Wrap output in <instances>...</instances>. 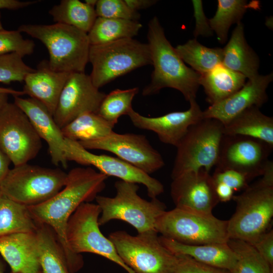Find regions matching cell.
Wrapping results in <instances>:
<instances>
[{
	"label": "cell",
	"instance_id": "cell-33",
	"mask_svg": "<svg viewBox=\"0 0 273 273\" xmlns=\"http://www.w3.org/2000/svg\"><path fill=\"white\" fill-rule=\"evenodd\" d=\"M254 6L245 0H218L214 16L209 19L213 32L221 43L225 42L230 27L241 22L249 8Z\"/></svg>",
	"mask_w": 273,
	"mask_h": 273
},
{
	"label": "cell",
	"instance_id": "cell-3",
	"mask_svg": "<svg viewBox=\"0 0 273 273\" xmlns=\"http://www.w3.org/2000/svg\"><path fill=\"white\" fill-rule=\"evenodd\" d=\"M236 211L228 220L229 239L253 245L268 231L273 216V163L262 177L248 186L242 193L234 196Z\"/></svg>",
	"mask_w": 273,
	"mask_h": 273
},
{
	"label": "cell",
	"instance_id": "cell-27",
	"mask_svg": "<svg viewBox=\"0 0 273 273\" xmlns=\"http://www.w3.org/2000/svg\"><path fill=\"white\" fill-rule=\"evenodd\" d=\"M35 233L41 272L72 273L63 250L51 228L47 225L38 224Z\"/></svg>",
	"mask_w": 273,
	"mask_h": 273
},
{
	"label": "cell",
	"instance_id": "cell-52",
	"mask_svg": "<svg viewBox=\"0 0 273 273\" xmlns=\"http://www.w3.org/2000/svg\"><path fill=\"white\" fill-rule=\"evenodd\" d=\"M1 273H5V272H1ZM10 273H13V272H11Z\"/></svg>",
	"mask_w": 273,
	"mask_h": 273
},
{
	"label": "cell",
	"instance_id": "cell-45",
	"mask_svg": "<svg viewBox=\"0 0 273 273\" xmlns=\"http://www.w3.org/2000/svg\"><path fill=\"white\" fill-rule=\"evenodd\" d=\"M127 6L132 11L138 12L140 10L145 9L157 3L155 0H124Z\"/></svg>",
	"mask_w": 273,
	"mask_h": 273
},
{
	"label": "cell",
	"instance_id": "cell-18",
	"mask_svg": "<svg viewBox=\"0 0 273 273\" xmlns=\"http://www.w3.org/2000/svg\"><path fill=\"white\" fill-rule=\"evenodd\" d=\"M190 108L184 111L172 112L155 117L143 116L133 109L127 116L138 128L152 131L160 141L176 147L189 127L203 118V111L196 99L189 102Z\"/></svg>",
	"mask_w": 273,
	"mask_h": 273
},
{
	"label": "cell",
	"instance_id": "cell-2",
	"mask_svg": "<svg viewBox=\"0 0 273 273\" xmlns=\"http://www.w3.org/2000/svg\"><path fill=\"white\" fill-rule=\"evenodd\" d=\"M147 39L154 70L150 83L143 89V95L156 94L169 87L180 92L188 102L196 99L200 74L187 67L181 59L156 16L148 23Z\"/></svg>",
	"mask_w": 273,
	"mask_h": 273
},
{
	"label": "cell",
	"instance_id": "cell-19",
	"mask_svg": "<svg viewBox=\"0 0 273 273\" xmlns=\"http://www.w3.org/2000/svg\"><path fill=\"white\" fill-rule=\"evenodd\" d=\"M272 80V72L248 79L238 91L203 111V119H215L224 125L250 107L260 108L268 100L266 89Z\"/></svg>",
	"mask_w": 273,
	"mask_h": 273
},
{
	"label": "cell",
	"instance_id": "cell-32",
	"mask_svg": "<svg viewBox=\"0 0 273 273\" xmlns=\"http://www.w3.org/2000/svg\"><path fill=\"white\" fill-rule=\"evenodd\" d=\"M175 50L184 62L200 75L222 64V48L207 47L196 38L177 46Z\"/></svg>",
	"mask_w": 273,
	"mask_h": 273
},
{
	"label": "cell",
	"instance_id": "cell-16",
	"mask_svg": "<svg viewBox=\"0 0 273 273\" xmlns=\"http://www.w3.org/2000/svg\"><path fill=\"white\" fill-rule=\"evenodd\" d=\"M106 95L95 86L89 75L71 73L53 114L55 122L62 128L82 114L97 113Z\"/></svg>",
	"mask_w": 273,
	"mask_h": 273
},
{
	"label": "cell",
	"instance_id": "cell-37",
	"mask_svg": "<svg viewBox=\"0 0 273 273\" xmlns=\"http://www.w3.org/2000/svg\"><path fill=\"white\" fill-rule=\"evenodd\" d=\"M35 44L31 39H25L18 29L0 30V55L16 53L23 57L31 55Z\"/></svg>",
	"mask_w": 273,
	"mask_h": 273
},
{
	"label": "cell",
	"instance_id": "cell-29",
	"mask_svg": "<svg viewBox=\"0 0 273 273\" xmlns=\"http://www.w3.org/2000/svg\"><path fill=\"white\" fill-rule=\"evenodd\" d=\"M138 21L97 17L87 33L90 45L133 38L142 27Z\"/></svg>",
	"mask_w": 273,
	"mask_h": 273
},
{
	"label": "cell",
	"instance_id": "cell-49",
	"mask_svg": "<svg viewBox=\"0 0 273 273\" xmlns=\"http://www.w3.org/2000/svg\"><path fill=\"white\" fill-rule=\"evenodd\" d=\"M5 266L3 262L0 259V273L4 272Z\"/></svg>",
	"mask_w": 273,
	"mask_h": 273
},
{
	"label": "cell",
	"instance_id": "cell-12",
	"mask_svg": "<svg viewBox=\"0 0 273 273\" xmlns=\"http://www.w3.org/2000/svg\"><path fill=\"white\" fill-rule=\"evenodd\" d=\"M41 147L27 115L14 103L8 102L0 115V150L17 166L34 158Z\"/></svg>",
	"mask_w": 273,
	"mask_h": 273
},
{
	"label": "cell",
	"instance_id": "cell-38",
	"mask_svg": "<svg viewBox=\"0 0 273 273\" xmlns=\"http://www.w3.org/2000/svg\"><path fill=\"white\" fill-rule=\"evenodd\" d=\"M95 10L97 17L138 21L141 17L124 0H97Z\"/></svg>",
	"mask_w": 273,
	"mask_h": 273
},
{
	"label": "cell",
	"instance_id": "cell-1",
	"mask_svg": "<svg viewBox=\"0 0 273 273\" xmlns=\"http://www.w3.org/2000/svg\"><path fill=\"white\" fill-rule=\"evenodd\" d=\"M108 177L90 167L74 168L67 173L64 187L55 196L39 204L27 206L38 224L47 225L53 231L72 273L78 271L84 261L82 256L73 253L68 246L66 234L68 220L81 204L96 199L105 189Z\"/></svg>",
	"mask_w": 273,
	"mask_h": 273
},
{
	"label": "cell",
	"instance_id": "cell-30",
	"mask_svg": "<svg viewBox=\"0 0 273 273\" xmlns=\"http://www.w3.org/2000/svg\"><path fill=\"white\" fill-rule=\"evenodd\" d=\"M114 125L97 113L82 114L61 128L65 139L80 142L104 137L112 131Z\"/></svg>",
	"mask_w": 273,
	"mask_h": 273
},
{
	"label": "cell",
	"instance_id": "cell-20",
	"mask_svg": "<svg viewBox=\"0 0 273 273\" xmlns=\"http://www.w3.org/2000/svg\"><path fill=\"white\" fill-rule=\"evenodd\" d=\"M14 97V103L25 113L39 136L48 145L52 162L67 168L68 161L64 152L65 138L53 116L43 104L35 99Z\"/></svg>",
	"mask_w": 273,
	"mask_h": 273
},
{
	"label": "cell",
	"instance_id": "cell-17",
	"mask_svg": "<svg viewBox=\"0 0 273 273\" xmlns=\"http://www.w3.org/2000/svg\"><path fill=\"white\" fill-rule=\"evenodd\" d=\"M170 195L175 208L211 214L219 203L212 175L202 168L172 179Z\"/></svg>",
	"mask_w": 273,
	"mask_h": 273
},
{
	"label": "cell",
	"instance_id": "cell-47",
	"mask_svg": "<svg viewBox=\"0 0 273 273\" xmlns=\"http://www.w3.org/2000/svg\"><path fill=\"white\" fill-rule=\"evenodd\" d=\"M7 93L13 96H21L25 94L23 90H17L12 88L0 87V93Z\"/></svg>",
	"mask_w": 273,
	"mask_h": 273
},
{
	"label": "cell",
	"instance_id": "cell-51",
	"mask_svg": "<svg viewBox=\"0 0 273 273\" xmlns=\"http://www.w3.org/2000/svg\"><path fill=\"white\" fill-rule=\"evenodd\" d=\"M2 196H3V194H2V192H1V191H0V200H1V198H2Z\"/></svg>",
	"mask_w": 273,
	"mask_h": 273
},
{
	"label": "cell",
	"instance_id": "cell-28",
	"mask_svg": "<svg viewBox=\"0 0 273 273\" xmlns=\"http://www.w3.org/2000/svg\"><path fill=\"white\" fill-rule=\"evenodd\" d=\"M49 13L55 23L74 27L86 33L97 18L95 6L79 0H62Z\"/></svg>",
	"mask_w": 273,
	"mask_h": 273
},
{
	"label": "cell",
	"instance_id": "cell-10",
	"mask_svg": "<svg viewBox=\"0 0 273 273\" xmlns=\"http://www.w3.org/2000/svg\"><path fill=\"white\" fill-rule=\"evenodd\" d=\"M67 173L26 163L10 169L0 186L2 194L26 206L50 199L64 186Z\"/></svg>",
	"mask_w": 273,
	"mask_h": 273
},
{
	"label": "cell",
	"instance_id": "cell-21",
	"mask_svg": "<svg viewBox=\"0 0 273 273\" xmlns=\"http://www.w3.org/2000/svg\"><path fill=\"white\" fill-rule=\"evenodd\" d=\"M35 232L17 233L0 237V254L11 272L42 273Z\"/></svg>",
	"mask_w": 273,
	"mask_h": 273
},
{
	"label": "cell",
	"instance_id": "cell-6",
	"mask_svg": "<svg viewBox=\"0 0 273 273\" xmlns=\"http://www.w3.org/2000/svg\"><path fill=\"white\" fill-rule=\"evenodd\" d=\"M88 62L92 66L89 76L98 88L138 68L152 65L148 43L133 38L91 45Z\"/></svg>",
	"mask_w": 273,
	"mask_h": 273
},
{
	"label": "cell",
	"instance_id": "cell-23",
	"mask_svg": "<svg viewBox=\"0 0 273 273\" xmlns=\"http://www.w3.org/2000/svg\"><path fill=\"white\" fill-rule=\"evenodd\" d=\"M161 243L175 255L188 256L195 260L217 268L230 271L235 266L237 257L227 243L188 245L159 237Z\"/></svg>",
	"mask_w": 273,
	"mask_h": 273
},
{
	"label": "cell",
	"instance_id": "cell-13",
	"mask_svg": "<svg viewBox=\"0 0 273 273\" xmlns=\"http://www.w3.org/2000/svg\"><path fill=\"white\" fill-rule=\"evenodd\" d=\"M273 146L257 139L240 135H224L216 168L232 169L248 181L262 176L269 164Z\"/></svg>",
	"mask_w": 273,
	"mask_h": 273
},
{
	"label": "cell",
	"instance_id": "cell-43",
	"mask_svg": "<svg viewBox=\"0 0 273 273\" xmlns=\"http://www.w3.org/2000/svg\"><path fill=\"white\" fill-rule=\"evenodd\" d=\"M38 2L36 1H20L18 0H0V10H17L24 8Z\"/></svg>",
	"mask_w": 273,
	"mask_h": 273
},
{
	"label": "cell",
	"instance_id": "cell-50",
	"mask_svg": "<svg viewBox=\"0 0 273 273\" xmlns=\"http://www.w3.org/2000/svg\"><path fill=\"white\" fill-rule=\"evenodd\" d=\"M3 26L1 21V13L0 12V30L3 29Z\"/></svg>",
	"mask_w": 273,
	"mask_h": 273
},
{
	"label": "cell",
	"instance_id": "cell-44",
	"mask_svg": "<svg viewBox=\"0 0 273 273\" xmlns=\"http://www.w3.org/2000/svg\"><path fill=\"white\" fill-rule=\"evenodd\" d=\"M215 192L219 201L226 202L233 199L234 191L221 183L214 184Z\"/></svg>",
	"mask_w": 273,
	"mask_h": 273
},
{
	"label": "cell",
	"instance_id": "cell-4",
	"mask_svg": "<svg viewBox=\"0 0 273 273\" xmlns=\"http://www.w3.org/2000/svg\"><path fill=\"white\" fill-rule=\"evenodd\" d=\"M18 30L45 46L49 54V65L53 70L69 73L84 72L90 46L87 33L58 23L22 24Z\"/></svg>",
	"mask_w": 273,
	"mask_h": 273
},
{
	"label": "cell",
	"instance_id": "cell-8",
	"mask_svg": "<svg viewBox=\"0 0 273 273\" xmlns=\"http://www.w3.org/2000/svg\"><path fill=\"white\" fill-rule=\"evenodd\" d=\"M124 263L135 273H173L180 259L160 242L156 231L134 236L124 231L108 238Z\"/></svg>",
	"mask_w": 273,
	"mask_h": 273
},
{
	"label": "cell",
	"instance_id": "cell-48",
	"mask_svg": "<svg viewBox=\"0 0 273 273\" xmlns=\"http://www.w3.org/2000/svg\"><path fill=\"white\" fill-rule=\"evenodd\" d=\"M9 95L7 93H0V115L4 107L9 102L8 98Z\"/></svg>",
	"mask_w": 273,
	"mask_h": 273
},
{
	"label": "cell",
	"instance_id": "cell-40",
	"mask_svg": "<svg viewBox=\"0 0 273 273\" xmlns=\"http://www.w3.org/2000/svg\"><path fill=\"white\" fill-rule=\"evenodd\" d=\"M180 255V261L173 273H230L228 270L204 264L188 256Z\"/></svg>",
	"mask_w": 273,
	"mask_h": 273
},
{
	"label": "cell",
	"instance_id": "cell-24",
	"mask_svg": "<svg viewBox=\"0 0 273 273\" xmlns=\"http://www.w3.org/2000/svg\"><path fill=\"white\" fill-rule=\"evenodd\" d=\"M222 64L248 79L259 75V59L245 39L241 22L237 24L230 40L222 48Z\"/></svg>",
	"mask_w": 273,
	"mask_h": 273
},
{
	"label": "cell",
	"instance_id": "cell-25",
	"mask_svg": "<svg viewBox=\"0 0 273 273\" xmlns=\"http://www.w3.org/2000/svg\"><path fill=\"white\" fill-rule=\"evenodd\" d=\"M225 135H240L261 140L273 146V118L262 113L259 108L244 111L224 125Z\"/></svg>",
	"mask_w": 273,
	"mask_h": 273
},
{
	"label": "cell",
	"instance_id": "cell-39",
	"mask_svg": "<svg viewBox=\"0 0 273 273\" xmlns=\"http://www.w3.org/2000/svg\"><path fill=\"white\" fill-rule=\"evenodd\" d=\"M214 184L221 183L235 191L244 190L248 186V180L242 173L232 169H215L212 175Z\"/></svg>",
	"mask_w": 273,
	"mask_h": 273
},
{
	"label": "cell",
	"instance_id": "cell-9",
	"mask_svg": "<svg viewBox=\"0 0 273 273\" xmlns=\"http://www.w3.org/2000/svg\"><path fill=\"white\" fill-rule=\"evenodd\" d=\"M155 229L162 236L188 245L225 243L229 239L228 220L177 208L165 211Z\"/></svg>",
	"mask_w": 273,
	"mask_h": 273
},
{
	"label": "cell",
	"instance_id": "cell-42",
	"mask_svg": "<svg viewBox=\"0 0 273 273\" xmlns=\"http://www.w3.org/2000/svg\"><path fill=\"white\" fill-rule=\"evenodd\" d=\"M252 245L273 269V230L263 234Z\"/></svg>",
	"mask_w": 273,
	"mask_h": 273
},
{
	"label": "cell",
	"instance_id": "cell-11",
	"mask_svg": "<svg viewBox=\"0 0 273 273\" xmlns=\"http://www.w3.org/2000/svg\"><path fill=\"white\" fill-rule=\"evenodd\" d=\"M101 210L97 204H81L69 218L66 238L71 250L77 254L92 253L117 263L128 273H135L123 261L111 240L102 233L98 222Z\"/></svg>",
	"mask_w": 273,
	"mask_h": 273
},
{
	"label": "cell",
	"instance_id": "cell-41",
	"mask_svg": "<svg viewBox=\"0 0 273 273\" xmlns=\"http://www.w3.org/2000/svg\"><path fill=\"white\" fill-rule=\"evenodd\" d=\"M192 4L194 10V17L195 19V28L194 35L210 36L213 34L209 19L206 16L203 7V3L201 0H193Z\"/></svg>",
	"mask_w": 273,
	"mask_h": 273
},
{
	"label": "cell",
	"instance_id": "cell-14",
	"mask_svg": "<svg viewBox=\"0 0 273 273\" xmlns=\"http://www.w3.org/2000/svg\"><path fill=\"white\" fill-rule=\"evenodd\" d=\"M78 143L87 150L112 153L117 157L149 175L165 165L161 155L152 146L144 134H120L113 131L104 137Z\"/></svg>",
	"mask_w": 273,
	"mask_h": 273
},
{
	"label": "cell",
	"instance_id": "cell-36",
	"mask_svg": "<svg viewBox=\"0 0 273 273\" xmlns=\"http://www.w3.org/2000/svg\"><path fill=\"white\" fill-rule=\"evenodd\" d=\"M20 54L12 53L0 55V82L9 84L12 82H24L26 75L33 69L23 61Z\"/></svg>",
	"mask_w": 273,
	"mask_h": 273
},
{
	"label": "cell",
	"instance_id": "cell-5",
	"mask_svg": "<svg viewBox=\"0 0 273 273\" xmlns=\"http://www.w3.org/2000/svg\"><path fill=\"white\" fill-rule=\"evenodd\" d=\"M113 197L98 195L95 200L101 213L99 224L118 219L133 226L138 234L156 231L157 218L166 211L165 205L157 198L148 201L138 193V184L119 180L115 182Z\"/></svg>",
	"mask_w": 273,
	"mask_h": 273
},
{
	"label": "cell",
	"instance_id": "cell-26",
	"mask_svg": "<svg viewBox=\"0 0 273 273\" xmlns=\"http://www.w3.org/2000/svg\"><path fill=\"white\" fill-rule=\"evenodd\" d=\"M243 74L225 67L222 64L200 75V85L206 95V101L211 105L230 96L246 83Z\"/></svg>",
	"mask_w": 273,
	"mask_h": 273
},
{
	"label": "cell",
	"instance_id": "cell-35",
	"mask_svg": "<svg viewBox=\"0 0 273 273\" xmlns=\"http://www.w3.org/2000/svg\"><path fill=\"white\" fill-rule=\"evenodd\" d=\"M139 90V88L135 87L111 91L106 95L97 113L115 125L120 117L127 115L133 109L132 102Z\"/></svg>",
	"mask_w": 273,
	"mask_h": 273
},
{
	"label": "cell",
	"instance_id": "cell-31",
	"mask_svg": "<svg viewBox=\"0 0 273 273\" xmlns=\"http://www.w3.org/2000/svg\"><path fill=\"white\" fill-rule=\"evenodd\" d=\"M37 226L27 206L3 195L0 200V237L17 233H34Z\"/></svg>",
	"mask_w": 273,
	"mask_h": 273
},
{
	"label": "cell",
	"instance_id": "cell-22",
	"mask_svg": "<svg viewBox=\"0 0 273 273\" xmlns=\"http://www.w3.org/2000/svg\"><path fill=\"white\" fill-rule=\"evenodd\" d=\"M71 73L57 72L43 60L25 77L22 90L25 95L43 104L53 116L61 93Z\"/></svg>",
	"mask_w": 273,
	"mask_h": 273
},
{
	"label": "cell",
	"instance_id": "cell-7",
	"mask_svg": "<svg viewBox=\"0 0 273 273\" xmlns=\"http://www.w3.org/2000/svg\"><path fill=\"white\" fill-rule=\"evenodd\" d=\"M224 135V125L215 119L204 118L191 126L176 147L172 179L202 168L209 172L217 164Z\"/></svg>",
	"mask_w": 273,
	"mask_h": 273
},
{
	"label": "cell",
	"instance_id": "cell-34",
	"mask_svg": "<svg viewBox=\"0 0 273 273\" xmlns=\"http://www.w3.org/2000/svg\"><path fill=\"white\" fill-rule=\"evenodd\" d=\"M227 243L237 257L230 273H273V269L251 244L232 239Z\"/></svg>",
	"mask_w": 273,
	"mask_h": 273
},
{
	"label": "cell",
	"instance_id": "cell-15",
	"mask_svg": "<svg viewBox=\"0 0 273 273\" xmlns=\"http://www.w3.org/2000/svg\"><path fill=\"white\" fill-rule=\"evenodd\" d=\"M64 152L67 161H74L85 166H93L99 172L120 180L142 184L151 199L156 198L164 192L162 184L136 167L116 157L90 152L78 142L65 138Z\"/></svg>",
	"mask_w": 273,
	"mask_h": 273
},
{
	"label": "cell",
	"instance_id": "cell-46",
	"mask_svg": "<svg viewBox=\"0 0 273 273\" xmlns=\"http://www.w3.org/2000/svg\"><path fill=\"white\" fill-rule=\"evenodd\" d=\"M10 163L8 157L0 150V186L10 169Z\"/></svg>",
	"mask_w": 273,
	"mask_h": 273
}]
</instances>
